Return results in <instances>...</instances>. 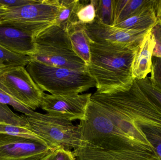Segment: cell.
Returning <instances> with one entry per match:
<instances>
[{
  "label": "cell",
  "mask_w": 161,
  "mask_h": 160,
  "mask_svg": "<svg viewBox=\"0 0 161 160\" xmlns=\"http://www.w3.org/2000/svg\"><path fill=\"white\" fill-rule=\"evenodd\" d=\"M25 116L27 128L42 139L51 149L62 147L71 150L79 146L80 132L78 126L74 125L71 121L34 111Z\"/></svg>",
  "instance_id": "5b68a950"
},
{
  "label": "cell",
  "mask_w": 161,
  "mask_h": 160,
  "mask_svg": "<svg viewBox=\"0 0 161 160\" xmlns=\"http://www.w3.org/2000/svg\"><path fill=\"white\" fill-rule=\"evenodd\" d=\"M78 146L108 150H155L134 120L129 89L91 96L85 117L78 125Z\"/></svg>",
  "instance_id": "6da1fadb"
},
{
  "label": "cell",
  "mask_w": 161,
  "mask_h": 160,
  "mask_svg": "<svg viewBox=\"0 0 161 160\" xmlns=\"http://www.w3.org/2000/svg\"><path fill=\"white\" fill-rule=\"evenodd\" d=\"M35 35L7 24H0V45L15 53L32 56L36 53Z\"/></svg>",
  "instance_id": "8fae6325"
},
{
  "label": "cell",
  "mask_w": 161,
  "mask_h": 160,
  "mask_svg": "<svg viewBox=\"0 0 161 160\" xmlns=\"http://www.w3.org/2000/svg\"><path fill=\"white\" fill-rule=\"evenodd\" d=\"M92 94L53 95L45 94L42 103L47 113L64 119L83 120Z\"/></svg>",
  "instance_id": "ba28073f"
},
{
  "label": "cell",
  "mask_w": 161,
  "mask_h": 160,
  "mask_svg": "<svg viewBox=\"0 0 161 160\" xmlns=\"http://www.w3.org/2000/svg\"><path fill=\"white\" fill-rule=\"evenodd\" d=\"M0 123L10 124L20 126L27 127L25 115L19 116L13 112L8 105L0 103Z\"/></svg>",
  "instance_id": "44dd1931"
},
{
  "label": "cell",
  "mask_w": 161,
  "mask_h": 160,
  "mask_svg": "<svg viewBox=\"0 0 161 160\" xmlns=\"http://www.w3.org/2000/svg\"><path fill=\"white\" fill-rule=\"evenodd\" d=\"M32 0H0V4L9 8H17L28 4Z\"/></svg>",
  "instance_id": "83f0119b"
},
{
  "label": "cell",
  "mask_w": 161,
  "mask_h": 160,
  "mask_svg": "<svg viewBox=\"0 0 161 160\" xmlns=\"http://www.w3.org/2000/svg\"><path fill=\"white\" fill-rule=\"evenodd\" d=\"M48 154V153H47ZM46 155H42V156H36V157H31L28 158L24 159L21 160H39L42 157H44ZM0 160H8L3 159L0 158Z\"/></svg>",
  "instance_id": "1f68e13d"
},
{
  "label": "cell",
  "mask_w": 161,
  "mask_h": 160,
  "mask_svg": "<svg viewBox=\"0 0 161 160\" xmlns=\"http://www.w3.org/2000/svg\"><path fill=\"white\" fill-rule=\"evenodd\" d=\"M0 134L43 141L27 127L10 124L0 123Z\"/></svg>",
  "instance_id": "603a6c76"
},
{
  "label": "cell",
  "mask_w": 161,
  "mask_h": 160,
  "mask_svg": "<svg viewBox=\"0 0 161 160\" xmlns=\"http://www.w3.org/2000/svg\"><path fill=\"white\" fill-rule=\"evenodd\" d=\"M149 77L154 85L161 89V58L152 56L151 71Z\"/></svg>",
  "instance_id": "d4e9b609"
},
{
  "label": "cell",
  "mask_w": 161,
  "mask_h": 160,
  "mask_svg": "<svg viewBox=\"0 0 161 160\" xmlns=\"http://www.w3.org/2000/svg\"><path fill=\"white\" fill-rule=\"evenodd\" d=\"M136 80L143 92L161 110V89L152 82L149 76Z\"/></svg>",
  "instance_id": "7402d4cb"
},
{
  "label": "cell",
  "mask_w": 161,
  "mask_h": 160,
  "mask_svg": "<svg viewBox=\"0 0 161 160\" xmlns=\"http://www.w3.org/2000/svg\"><path fill=\"white\" fill-rule=\"evenodd\" d=\"M151 31L156 43L153 56L161 58V23L157 22V23L151 28Z\"/></svg>",
  "instance_id": "484cf974"
},
{
  "label": "cell",
  "mask_w": 161,
  "mask_h": 160,
  "mask_svg": "<svg viewBox=\"0 0 161 160\" xmlns=\"http://www.w3.org/2000/svg\"><path fill=\"white\" fill-rule=\"evenodd\" d=\"M80 2L79 0H60V8L54 24L66 30L70 25L79 23L76 13Z\"/></svg>",
  "instance_id": "e0dca14e"
},
{
  "label": "cell",
  "mask_w": 161,
  "mask_h": 160,
  "mask_svg": "<svg viewBox=\"0 0 161 160\" xmlns=\"http://www.w3.org/2000/svg\"><path fill=\"white\" fill-rule=\"evenodd\" d=\"M55 152L54 160H76L71 150L59 147L56 149Z\"/></svg>",
  "instance_id": "4316f807"
},
{
  "label": "cell",
  "mask_w": 161,
  "mask_h": 160,
  "mask_svg": "<svg viewBox=\"0 0 161 160\" xmlns=\"http://www.w3.org/2000/svg\"><path fill=\"white\" fill-rule=\"evenodd\" d=\"M153 0H113L114 25L152 5Z\"/></svg>",
  "instance_id": "9a60e30c"
},
{
  "label": "cell",
  "mask_w": 161,
  "mask_h": 160,
  "mask_svg": "<svg viewBox=\"0 0 161 160\" xmlns=\"http://www.w3.org/2000/svg\"><path fill=\"white\" fill-rule=\"evenodd\" d=\"M0 86L33 111L41 107L45 94L33 80L25 67L22 66L1 68Z\"/></svg>",
  "instance_id": "52a82bcc"
},
{
  "label": "cell",
  "mask_w": 161,
  "mask_h": 160,
  "mask_svg": "<svg viewBox=\"0 0 161 160\" xmlns=\"http://www.w3.org/2000/svg\"><path fill=\"white\" fill-rule=\"evenodd\" d=\"M151 29L145 36L133 59L132 74L135 80L145 79L151 72L152 58L156 44Z\"/></svg>",
  "instance_id": "4fadbf2b"
},
{
  "label": "cell",
  "mask_w": 161,
  "mask_h": 160,
  "mask_svg": "<svg viewBox=\"0 0 161 160\" xmlns=\"http://www.w3.org/2000/svg\"><path fill=\"white\" fill-rule=\"evenodd\" d=\"M60 8V0H32L22 6L8 8L0 24L28 31L36 36L54 23Z\"/></svg>",
  "instance_id": "8992f818"
},
{
  "label": "cell",
  "mask_w": 161,
  "mask_h": 160,
  "mask_svg": "<svg viewBox=\"0 0 161 160\" xmlns=\"http://www.w3.org/2000/svg\"><path fill=\"white\" fill-rule=\"evenodd\" d=\"M66 31L74 51L86 65H88L91 59V41L85 31L84 24L77 23L70 25Z\"/></svg>",
  "instance_id": "5bb4252c"
},
{
  "label": "cell",
  "mask_w": 161,
  "mask_h": 160,
  "mask_svg": "<svg viewBox=\"0 0 161 160\" xmlns=\"http://www.w3.org/2000/svg\"><path fill=\"white\" fill-rule=\"evenodd\" d=\"M5 67L3 65H2V64L0 63V68L2 67Z\"/></svg>",
  "instance_id": "d6a6232c"
},
{
  "label": "cell",
  "mask_w": 161,
  "mask_h": 160,
  "mask_svg": "<svg viewBox=\"0 0 161 160\" xmlns=\"http://www.w3.org/2000/svg\"><path fill=\"white\" fill-rule=\"evenodd\" d=\"M25 68L38 87L51 95L79 94L96 87L87 71L49 65L32 59Z\"/></svg>",
  "instance_id": "3957f363"
},
{
  "label": "cell",
  "mask_w": 161,
  "mask_h": 160,
  "mask_svg": "<svg viewBox=\"0 0 161 160\" xmlns=\"http://www.w3.org/2000/svg\"><path fill=\"white\" fill-rule=\"evenodd\" d=\"M96 11L95 20L106 25L113 26V0H93Z\"/></svg>",
  "instance_id": "ac0fdd59"
},
{
  "label": "cell",
  "mask_w": 161,
  "mask_h": 160,
  "mask_svg": "<svg viewBox=\"0 0 161 160\" xmlns=\"http://www.w3.org/2000/svg\"><path fill=\"white\" fill-rule=\"evenodd\" d=\"M140 44L91 42V59L87 70L96 82L98 93H114L129 89L135 79L133 59Z\"/></svg>",
  "instance_id": "7a4b0ae2"
},
{
  "label": "cell",
  "mask_w": 161,
  "mask_h": 160,
  "mask_svg": "<svg viewBox=\"0 0 161 160\" xmlns=\"http://www.w3.org/2000/svg\"><path fill=\"white\" fill-rule=\"evenodd\" d=\"M51 149L44 142L0 134V158L17 160L42 156Z\"/></svg>",
  "instance_id": "9c48e42d"
},
{
  "label": "cell",
  "mask_w": 161,
  "mask_h": 160,
  "mask_svg": "<svg viewBox=\"0 0 161 160\" xmlns=\"http://www.w3.org/2000/svg\"><path fill=\"white\" fill-rule=\"evenodd\" d=\"M8 7L0 4V23H1L2 17L8 13Z\"/></svg>",
  "instance_id": "4dcf8cb0"
},
{
  "label": "cell",
  "mask_w": 161,
  "mask_h": 160,
  "mask_svg": "<svg viewBox=\"0 0 161 160\" xmlns=\"http://www.w3.org/2000/svg\"><path fill=\"white\" fill-rule=\"evenodd\" d=\"M72 152L76 160H160L154 153L139 150H108L79 146Z\"/></svg>",
  "instance_id": "7c38bea8"
},
{
  "label": "cell",
  "mask_w": 161,
  "mask_h": 160,
  "mask_svg": "<svg viewBox=\"0 0 161 160\" xmlns=\"http://www.w3.org/2000/svg\"><path fill=\"white\" fill-rule=\"evenodd\" d=\"M157 22L153 3L135 16L114 26L128 30L146 31L151 29Z\"/></svg>",
  "instance_id": "2e32d148"
},
{
  "label": "cell",
  "mask_w": 161,
  "mask_h": 160,
  "mask_svg": "<svg viewBox=\"0 0 161 160\" xmlns=\"http://www.w3.org/2000/svg\"><path fill=\"white\" fill-rule=\"evenodd\" d=\"M0 103L11 106L14 110L22 113L25 115H28L34 111L17 101L8 93H7L1 86H0Z\"/></svg>",
  "instance_id": "cb8c5ba5"
},
{
  "label": "cell",
  "mask_w": 161,
  "mask_h": 160,
  "mask_svg": "<svg viewBox=\"0 0 161 160\" xmlns=\"http://www.w3.org/2000/svg\"><path fill=\"white\" fill-rule=\"evenodd\" d=\"M56 149H52L48 154H46L39 160H54L55 157V150Z\"/></svg>",
  "instance_id": "f546056e"
},
{
  "label": "cell",
  "mask_w": 161,
  "mask_h": 160,
  "mask_svg": "<svg viewBox=\"0 0 161 160\" xmlns=\"http://www.w3.org/2000/svg\"><path fill=\"white\" fill-rule=\"evenodd\" d=\"M76 17L78 22L84 25L93 23L96 18V11L93 0L80 1Z\"/></svg>",
  "instance_id": "ffe728a7"
},
{
  "label": "cell",
  "mask_w": 161,
  "mask_h": 160,
  "mask_svg": "<svg viewBox=\"0 0 161 160\" xmlns=\"http://www.w3.org/2000/svg\"><path fill=\"white\" fill-rule=\"evenodd\" d=\"M34 41L37 52L30 56L32 60L49 65L87 71L85 63L74 51L67 31L54 23L36 35Z\"/></svg>",
  "instance_id": "277c9868"
},
{
  "label": "cell",
  "mask_w": 161,
  "mask_h": 160,
  "mask_svg": "<svg viewBox=\"0 0 161 160\" xmlns=\"http://www.w3.org/2000/svg\"><path fill=\"white\" fill-rule=\"evenodd\" d=\"M153 7L157 20L161 23V0H154Z\"/></svg>",
  "instance_id": "f1b7e54d"
},
{
  "label": "cell",
  "mask_w": 161,
  "mask_h": 160,
  "mask_svg": "<svg viewBox=\"0 0 161 160\" xmlns=\"http://www.w3.org/2000/svg\"><path fill=\"white\" fill-rule=\"evenodd\" d=\"M31 59L30 56L15 53L0 45V63L4 66L26 67Z\"/></svg>",
  "instance_id": "d6986e66"
},
{
  "label": "cell",
  "mask_w": 161,
  "mask_h": 160,
  "mask_svg": "<svg viewBox=\"0 0 161 160\" xmlns=\"http://www.w3.org/2000/svg\"><path fill=\"white\" fill-rule=\"evenodd\" d=\"M84 26L91 42H104L114 44H140L149 31L128 30L106 25L96 20L91 24H85Z\"/></svg>",
  "instance_id": "30bf717a"
}]
</instances>
